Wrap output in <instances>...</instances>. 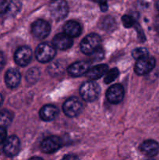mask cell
<instances>
[{"label":"cell","mask_w":159,"mask_h":160,"mask_svg":"<svg viewBox=\"0 0 159 160\" xmlns=\"http://www.w3.org/2000/svg\"><path fill=\"white\" fill-rule=\"evenodd\" d=\"M39 78H40V71L36 67H33V68L30 69L26 75V81L30 84H34V83L37 82Z\"/></svg>","instance_id":"cell-20"},{"label":"cell","mask_w":159,"mask_h":160,"mask_svg":"<svg viewBox=\"0 0 159 160\" xmlns=\"http://www.w3.org/2000/svg\"><path fill=\"white\" fill-rule=\"evenodd\" d=\"M134 26L136 27V30L137 31V35H138L139 39H140L141 42H143V41L145 40V36H144V34H143V31H142L141 28H140V25L137 24V23H135V25H134Z\"/></svg>","instance_id":"cell-29"},{"label":"cell","mask_w":159,"mask_h":160,"mask_svg":"<svg viewBox=\"0 0 159 160\" xmlns=\"http://www.w3.org/2000/svg\"><path fill=\"white\" fill-rule=\"evenodd\" d=\"M122 21H123V25L127 28H132V27H133L136 23L134 19L129 15L123 16V17H122Z\"/></svg>","instance_id":"cell-26"},{"label":"cell","mask_w":159,"mask_h":160,"mask_svg":"<svg viewBox=\"0 0 159 160\" xmlns=\"http://www.w3.org/2000/svg\"><path fill=\"white\" fill-rule=\"evenodd\" d=\"M52 1H53V0H52Z\"/></svg>","instance_id":"cell-37"},{"label":"cell","mask_w":159,"mask_h":160,"mask_svg":"<svg viewBox=\"0 0 159 160\" xmlns=\"http://www.w3.org/2000/svg\"><path fill=\"white\" fill-rule=\"evenodd\" d=\"M21 80L20 73L17 69H9L6 71L5 75V82L6 85L10 88H15L19 85Z\"/></svg>","instance_id":"cell-15"},{"label":"cell","mask_w":159,"mask_h":160,"mask_svg":"<svg viewBox=\"0 0 159 160\" xmlns=\"http://www.w3.org/2000/svg\"><path fill=\"white\" fill-rule=\"evenodd\" d=\"M108 101L112 104L121 102L124 97V89L120 84H115L109 88L106 93Z\"/></svg>","instance_id":"cell-11"},{"label":"cell","mask_w":159,"mask_h":160,"mask_svg":"<svg viewBox=\"0 0 159 160\" xmlns=\"http://www.w3.org/2000/svg\"><path fill=\"white\" fill-rule=\"evenodd\" d=\"M154 28H155L157 32L159 33V15L156 17L155 20H154Z\"/></svg>","instance_id":"cell-32"},{"label":"cell","mask_w":159,"mask_h":160,"mask_svg":"<svg viewBox=\"0 0 159 160\" xmlns=\"http://www.w3.org/2000/svg\"><path fill=\"white\" fill-rule=\"evenodd\" d=\"M107 71L108 66L105 64H100L95 67H90V69L86 73V76L88 79L93 81V80H97L104 76L107 73Z\"/></svg>","instance_id":"cell-17"},{"label":"cell","mask_w":159,"mask_h":160,"mask_svg":"<svg viewBox=\"0 0 159 160\" xmlns=\"http://www.w3.org/2000/svg\"><path fill=\"white\" fill-rule=\"evenodd\" d=\"M17 3H14L12 0H0V15H3L9 12L17 10Z\"/></svg>","instance_id":"cell-19"},{"label":"cell","mask_w":159,"mask_h":160,"mask_svg":"<svg viewBox=\"0 0 159 160\" xmlns=\"http://www.w3.org/2000/svg\"><path fill=\"white\" fill-rule=\"evenodd\" d=\"M91 56H93V59L94 60H100V59H101L104 57V51L101 49V48L99 47L96 51L92 53Z\"/></svg>","instance_id":"cell-27"},{"label":"cell","mask_w":159,"mask_h":160,"mask_svg":"<svg viewBox=\"0 0 159 160\" xmlns=\"http://www.w3.org/2000/svg\"><path fill=\"white\" fill-rule=\"evenodd\" d=\"M100 92V86L91 80L84 83L80 88V94L81 97L87 102L94 101L99 95Z\"/></svg>","instance_id":"cell-1"},{"label":"cell","mask_w":159,"mask_h":160,"mask_svg":"<svg viewBox=\"0 0 159 160\" xmlns=\"http://www.w3.org/2000/svg\"><path fill=\"white\" fill-rule=\"evenodd\" d=\"M101 39L97 34H90L86 36L80 43V50L86 55H91L101 45Z\"/></svg>","instance_id":"cell-2"},{"label":"cell","mask_w":159,"mask_h":160,"mask_svg":"<svg viewBox=\"0 0 159 160\" xmlns=\"http://www.w3.org/2000/svg\"><path fill=\"white\" fill-rule=\"evenodd\" d=\"M55 55V48L48 43H41L37 47L35 56L41 62H50Z\"/></svg>","instance_id":"cell-3"},{"label":"cell","mask_w":159,"mask_h":160,"mask_svg":"<svg viewBox=\"0 0 159 160\" xmlns=\"http://www.w3.org/2000/svg\"><path fill=\"white\" fill-rule=\"evenodd\" d=\"M140 148L143 155L149 157H153L158 153L159 145L154 140H147L140 145Z\"/></svg>","instance_id":"cell-14"},{"label":"cell","mask_w":159,"mask_h":160,"mask_svg":"<svg viewBox=\"0 0 159 160\" xmlns=\"http://www.w3.org/2000/svg\"><path fill=\"white\" fill-rule=\"evenodd\" d=\"M20 148V142L17 136H10L6 140L3 147V152L6 156L12 157L18 154Z\"/></svg>","instance_id":"cell-10"},{"label":"cell","mask_w":159,"mask_h":160,"mask_svg":"<svg viewBox=\"0 0 159 160\" xmlns=\"http://www.w3.org/2000/svg\"><path fill=\"white\" fill-rule=\"evenodd\" d=\"M155 59L151 56H146L137 60L135 64V72L138 75H145L151 72L155 67Z\"/></svg>","instance_id":"cell-8"},{"label":"cell","mask_w":159,"mask_h":160,"mask_svg":"<svg viewBox=\"0 0 159 160\" xmlns=\"http://www.w3.org/2000/svg\"><path fill=\"white\" fill-rule=\"evenodd\" d=\"M59 110L56 106L53 105L44 106L40 110V117L45 121H51L54 120L59 114Z\"/></svg>","instance_id":"cell-16"},{"label":"cell","mask_w":159,"mask_h":160,"mask_svg":"<svg viewBox=\"0 0 159 160\" xmlns=\"http://www.w3.org/2000/svg\"><path fill=\"white\" fill-rule=\"evenodd\" d=\"M65 34L71 38H76L81 34V26L78 22L70 20L65 23L63 27Z\"/></svg>","instance_id":"cell-18"},{"label":"cell","mask_w":159,"mask_h":160,"mask_svg":"<svg viewBox=\"0 0 159 160\" xmlns=\"http://www.w3.org/2000/svg\"><path fill=\"white\" fill-rule=\"evenodd\" d=\"M63 112L67 117H76L83 110V104L77 98H70L64 102Z\"/></svg>","instance_id":"cell-5"},{"label":"cell","mask_w":159,"mask_h":160,"mask_svg":"<svg viewBox=\"0 0 159 160\" xmlns=\"http://www.w3.org/2000/svg\"><path fill=\"white\" fill-rule=\"evenodd\" d=\"M50 12L55 20H61L65 18L69 12L68 4L65 0H53L50 5Z\"/></svg>","instance_id":"cell-4"},{"label":"cell","mask_w":159,"mask_h":160,"mask_svg":"<svg viewBox=\"0 0 159 160\" xmlns=\"http://www.w3.org/2000/svg\"><path fill=\"white\" fill-rule=\"evenodd\" d=\"M2 102H3V98H2V96L1 94H0V106H1Z\"/></svg>","instance_id":"cell-34"},{"label":"cell","mask_w":159,"mask_h":160,"mask_svg":"<svg viewBox=\"0 0 159 160\" xmlns=\"http://www.w3.org/2000/svg\"><path fill=\"white\" fill-rule=\"evenodd\" d=\"M118 76V70L117 68L112 69L109 71H107L105 73V77H104V83L105 84H110L111 82L114 81L117 77Z\"/></svg>","instance_id":"cell-23"},{"label":"cell","mask_w":159,"mask_h":160,"mask_svg":"<svg viewBox=\"0 0 159 160\" xmlns=\"http://www.w3.org/2000/svg\"><path fill=\"white\" fill-rule=\"evenodd\" d=\"M29 160H44V159H41V158H40V157H32V158H31Z\"/></svg>","instance_id":"cell-33"},{"label":"cell","mask_w":159,"mask_h":160,"mask_svg":"<svg viewBox=\"0 0 159 160\" xmlns=\"http://www.w3.org/2000/svg\"><path fill=\"white\" fill-rule=\"evenodd\" d=\"M62 160H80L79 158L75 155H68V156H64Z\"/></svg>","instance_id":"cell-30"},{"label":"cell","mask_w":159,"mask_h":160,"mask_svg":"<svg viewBox=\"0 0 159 160\" xmlns=\"http://www.w3.org/2000/svg\"><path fill=\"white\" fill-rule=\"evenodd\" d=\"M103 28L106 31H111L115 28V20L112 17H107V18L104 19L103 20Z\"/></svg>","instance_id":"cell-25"},{"label":"cell","mask_w":159,"mask_h":160,"mask_svg":"<svg viewBox=\"0 0 159 160\" xmlns=\"http://www.w3.org/2000/svg\"><path fill=\"white\" fill-rule=\"evenodd\" d=\"M147 160H154V159H147Z\"/></svg>","instance_id":"cell-36"},{"label":"cell","mask_w":159,"mask_h":160,"mask_svg":"<svg viewBox=\"0 0 159 160\" xmlns=\"http://www.w3.org/2000/svg\"><path fill=\"white\" fill-rule=\"evenodd\" d=\"M73 39L66 34H58L55 36L52 41L53 46L60 50H65L71 48L73 45Z\"/></svg>","instance_id":"cell-13"},{"label":"cell","mask_w":159,"mask_h":160,"mask_svg":"<svg viewBox=\"0 0 159 160\" xmlns=\"http://www.w3.org/2000/svg\"><path fill=\"white\" fill-rule=\"evenodd\" d=\"M157 9L159 10V0L157 1Z\"/></svg>","instance_id":"cell-35"},{"label":"cell","mask_w":159,"mask_h":160,"mask_svg":"<svg viewBox=\"0 0 159 160\" xmlns=\"http://www.w3.org/2000/svg\"><path fill=\"white\" fill-rule=\"evenodd\" d=\"M12 120V116L11 112L8 110H2L0 112V126L6 127L9 126Z\"/></svg>","instance_id":"cell-21"},{"label":"cell","mask_w":159,"mask_h":160,"mask_svg":"<svg viewBox=\"0 0 159 160\" xmlns=\"http://www.w3.org/2000/svg\"><path fill=\"white\" fill-rule=\"evenodd\" d=\"M132 57L135 59L138 60V59H142L143 57H146L148 56V51L147 48H137L132 51Z\"/></svg>","instance_id":"cell-24"},{"label":"cell","mask_w":159,"mask_h":160,"mask_svg":"<svg viewBox=\"0 0 159 160\" xmlns=\"http://www.w3.org/2000/svg\"><path fill=\"white\" fill-rule=\"evenodd\" d=\"M51 26L47 21L44 20H37L32 23L31 32L33 35L38 39L45 38L49 34Z\"/></svg>","instance_id":"cell-7"},{"label":"cell","mask_w":159,"mask_h":160,"mask_svg":"<svg viewBox=\"0 0 159 160\" xmlns=\"http://www.w3.org/2000/svg\"><path fill=\"white\" fill-rule=\"evenodd\" d=\"M90 62H87V61H79V62H76L71 64L67 68V71L70 76L77 78V77H80L85 74L87 70L90 69Z\"/></svg>","instance_id":"cell-12"},{"label":"cell","mask_w":159,"mask_h":160,"mask_svg":"<svg viewBox=\"0 0 159 160\" xmlns=\"http://www.w3.org/2000/svg\"><path fill=\"white\" fill-rule=\"evenodd\" d=\"M32 59V51L27 46H22L16 51L14 59L17 65L25 67L28 65Z\"/></svg>","instance_id":"cell-9"},{"label":"cell","mask_w":159,"mask_h":160,"mask_svg":"<svg viewBox=\"0 0 159 160\" xmlns=\"http://www.w3.org/2000/svg\"><path fill=\"white\" fill-rule=\"evenodd\" d=\"M5 65V58L4 55L2 54V52H0V70L3 68Z\"/></svg>","instance_id":"cell-31"},{"label":"cell","mask_w":159,"mask_h":160,"mask_svg":"<svg viewBox=\"0 0 159 160\" xmlns=\"http://www.w3.org/2000/svg\"><path fill=\"white\" fill-rule=\"evenodd\" d=\"M62 142L60 138L57 136H50V137L45 138L41 143V150L43 152L50 153L55 152L62 147Z\"/></svg>","instance_id":"cell-6"},{"label":"cell","mask_w":159,"mask_h":160,"mask_svg":"<svg viewBox=\"0 0 159 160\" xmlns=\"http://www.w3.org/2000/svg\"><path fill=\"white\" fill-rule=\"evenodd\" d=\"M64 70H65V65L62 64L61 62H59V61L53 62L49 67L50 74L54 75V76L61 74L64 71Z\"/></svg>","instance_id":"cell-22"},{"label":"cell","mask_w":159,"mask_h":160,"mask_svg":"<svg viewBox=\"0 0 159 160\" xmlns=\"http://www.w3.org/2000/svg\"><path fill=\"white\" fill-rule=\"evenodd\" d=\"M6 136H7V133H6V128L0 126V144L6 142V140L7 139Z\"/></svg>","instance_id":"cell-28"}]
</instances>
